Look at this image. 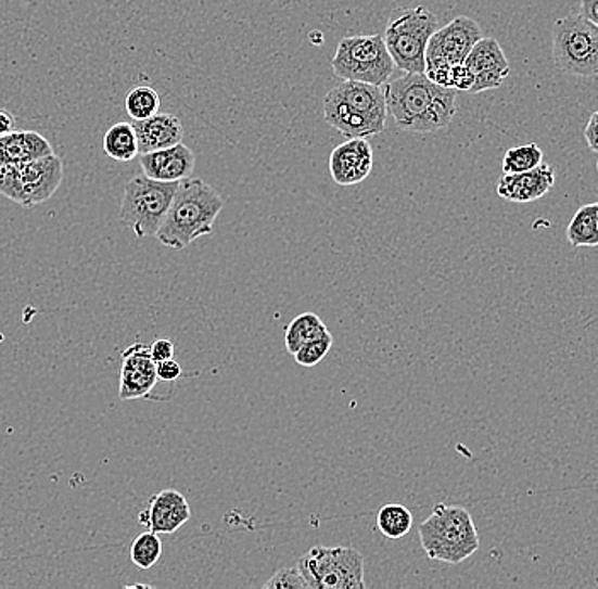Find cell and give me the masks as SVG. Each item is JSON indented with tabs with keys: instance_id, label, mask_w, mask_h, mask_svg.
I'll return each mask as SVG.
<instances>
[{
	"instance_id": "obj_1",
	"label": "cell",
	"mask_w": 598,
	"mask_h": 589,
	"mask_svg": "<svg viewBox=\"0 0 598 589\" xmlns=\"http://www.w3.org/2000/svg\"><path fill=\"white\" fill-rule=\"evenodd\" d=\"M387 114L396 126L411 133H434L456 116L458 90L432 82L425 74H403L384 84Z\"/></svg>"
},
{
	"instance_id": "obj_2",
	"label": "cell",
	"mask_w": 598,
	"mask_h": 589,
	"mask_svg": "<svg viewBox=\"0 0 598 589\" xmlns=\"http://www.w3.org/2000/svg\"><path fill=\"white\" fill-rule=\"evenodd\" d=\"M221 195L203 179L180 180L173 204L157 231L158 242L173 251H185L192 242L213 233L224 209Z\"/></svg>"
},
{
	"instance_id": "obj_3",
	"label": "cell",
	"mask_w": 598,
	"mask_h": 589,
	"mask_svg": "<svg viewBox=\"0 0 598 589\" xmlns=\"http://www.w3.org/2000/svg\"><path fill=\"white\" fill-rule=\"evenodd\" d=\"M420 543L431 561L461 564L476 554L480 535L473 516L462 507L438 503L419 527Z\"/></svg>"
},
{
	"instance_id": "obj_4",
	"label": "cell",
	"mask_w": 598,
	"mask_h": 589,
	"mask_svg": "<svg viewBox=\"0 0 598 589\" xmlns=\"http://www.w3.org/2000/svg\"><path fill=\"white\" fill-rule=\"evenodd\" d=\"M437 29V17L422 5L396 11L383 36L395 67L405 74H425L427 44Z\"/></svg>"
},
{
	"instance_id": "obj_5",
	"label": "cell",
	"mask_w": 598,
	"mask_h": 589,
	"mask_svg": "<svg viewBox=\"0 0 598 589\" xmlns=\"http://www.w3.org/2000/svg\"><path fill=\"white\" fill-rule=\"evenodd\" d=\"M177 188L179 182H161L145 174L129 179L123 191L119 212L123 225L131 228L138 239L155 236L173 204Z\"/></svg>"
},
{
	"instance_id": "obj_6",
	"label": "cell",
	"mask_w": 598,
	"mask_h": 589,
	"mask_svg": "<svg viewBox=\"0 0 598 589\" xmlns=\"http://www.w3.org/2000/svg\"><path fill=\"white\" fill-rule=\"evenodd\" d=\"M552 62L563 74L598 77V26L582 12L556 21L552 26Z\"/></svg>"
},
{
	"instance_id": "obj_7",
	"label": "cell",
	"mask_w": 598,
	"mask_h": 589,
	"mask_svg": "<svg viewBox=\"0 0 598 589\" xmlns=\"http://www.w3.org/2000/svg\"><path fill=\"white\" fill-rule=\"evenodd\" d=\"M393 62L381 35L351 36L341 39L332 60V71L342 80L383 87L395 74Z\"/></svg>"
},
{
	"instance_id": "obj_8",
	"label": "cell",
	"mask_w": 598,
	"mask_h": 589,
	"mask_svg": "<svg viewBox=\"0 0 598 589\" xmlns=\"http://www.w3.org/2000/svg\"><path fill=\"white\" fill-rule=\"evenodd\" d=\"M308 589H364V558L353 547H323L309 549L297 559Z\"/></svg>"
},
{
	"instance_id": "obj_9",
	"label": "cell",
	"mask_w": 598,
	"mask_h": 589,
	"mask_svg": "<svg viewBox=\"0 0 598 589\" xmlns=\"http://www.w3.org/2000/svg\"><path fill=\"white\" fill-rule=\"evenodd\" d=\"M63 180V162L55 153L0 167V194L12 203L35 207L50 200Z\"/></svg>"
},
{
	"instance_id": "obj_10",
	"label": "cell",
	"mask_w": 598,
	"mask_h": 589,
	"mask_svg": "<svg viewBox=\"0 0 598 589\" xmlns=\"http://www.w3.org/2000/svg\"><path fill=\"white\" fill-rule=\"evenodd\" d=\"M483 38L480 24L471 17L459 16L437 29L427 44L425 75L438 86L449 87L450 71L465 63L474 44Z\"/></svg>"
},
{
	"instance_id": "obj_11",
	"label": "cell",
	"mask_w": 598,
	"mask_h": 589,
	"mask_svg": "<svg viewBox=\"0 0 598 589\" xmlns=\"http://www.w3.org/2000/svg\"><path fill=\"white\" fill-rule=\"evenodd\" d=\"M465 67L473 74L474 82L470 92H485L498 89L510 75V63L495 38H481L470 55L466 56Z\"/></svg>"
},
{
	"instance_id": "obj_12",
	"label": "cell",
	"mask_w": 598,
	"mask_h": 589,
	"mask_svg": "<svg viewBox=\"0 0 598 589\" xmlns=\"http://www.w3.org/2000/svg\"><path fill=\"white\" fill-rule=\"evenodd\" d=\"M157 381V363L152 359L149 345H129L123 351L119 399L129 401V399L147 398Z\"/></svg>"
},
{
	"instance_id": "obj_13",
	"label": "cell",
	"mask_w": 598,
	"mask_h": 589,
	"mask_svg": "<svg viewBox=\"0 0 598 589\" xmlns=\"http://www.w3.org/2000/svg\"><path fill=\"white\" fill-rule=\"evenodd\" d=\"M372 164L374 156L368 138H354L330 153V176L335 184L344 188L360 184L371 174Z\"/></svg>"
},
{
	"instance_id": "obj_14",
	"label": "cell",
	"mask_w": 598,
	"mask_h": 589,
	"mask_svg": "<svg viewBox=\"0 0 598 589\" xmlns=\"http://www.w3.org/2000/svg\"><path fill=\"white\" fill-rule=\"evenodd\" d=\"M141 525L158 535H170L191 520V507L185 495L164 489L150 500L149 508L138 516Z\"/></svg>"
},
{
	"instance_id": "obj_15",
	"label": "cell",
	"mask_w": 598,
	"mask_h": 589,
	"mask_svg": "<svg viewBox=\"0 0 598 589\" xmlns=\"http://www.w3.org/2000/svg\"><path fill=\"white\" fill-rule=\"evenodd\" d=\"M140 164L143 174L150 179L161 180V182H180L191 177L196 165V156L185 143H177L168 149L140 155Z\"/></svg>"
},
{
	"instance_id": "obj_16",
	"label": "cell",
	"mask_w": 598,
	"mask_h": 589,
	"mask_svg": "<svg viewBox=\"0 0 598 589\" xmlns=\"http://www.w3.org/2000/svg\"><path fill=\"white\" fill-rule=\"evenodd\" d=\"M555 172L548 164H540L522 174H504L498 180L497 192L501 200L510 203H532L540 200L555 188Z\"/></svg>"
},
{
	"instance_id": "obj_17",
	"label": "cell",
	"mask_w": 598,
	"mask_h": 589,
	"mask_svg": "<svg viewBox=\"0 0 598 589\" xmlns=\"http://www.w3.org/2000/svg\"><path fill=\"white\" fill-rule=\"evenodd\" d=\"M131 125L137 133L140 155L177 145V143H182V138H185L182 123L174 114H153V116L133 121Z\"/></svg>"
},
{
	"instance_id": "obj_18",
	"label": "cell",
	"mask_w": 598,
	"mask_h": 589,
	"mask_svg": "<svg viewBox=\"0 0 598 589\" xmlns=\"http://www.w3.org/2000/svg\"><path fill=\"white\" fill-rule=\"evenodd\" d=\"M325 121L330 128L336 129L348 140L369 138L383 133L374 123L362 116L359 111L348 106L347 102L336 94L335 89L329 90L323 101Z\"/></svg>"
},
{
	"instance_id": "obj_19",
	"label": "cell",
	"mask_w": 598,
	"mask_h": 589,
	"mask_svg": "<svg viewBox=\"0 0 598 589\" xmlns=\"http://www.w3.org/2000/svg\"><path fill=\"white\" fill-rule=\"evenodd\" d=\"M333 89H335L336 94L347 102L348 106H353L362 116L368 117L369 121L374 123L381 131L386 129V98H384L381 87L357 82V80H344Z\"/></svg>"
},
{
	"instance_id": "obj_20",
	"label": "cell",
	"mask_w": 598,
	"mask_h": 589,
	"mask_svg": "<svg viewBox=\"0 0 598 589\" xmlns=\"http://www.w3.org/2000/svg\"><path fill=\"white\" fill-rule=\"evenodd\" d=\"M50 141L36 131H12L0 137V167L51 155Z\"/></svg>"
},
{
	"instance_id": "obj_21",
	"label": "cell",
	"mask_w": 598,
	"mask_h": 589,
	"mask_svg": "<svg viewBox=\"0 0 598 589\" xmlns=\"http://www.w3.org/2000/svg\"><path fill=\"white\" fill-rule=\"evenodd\" d=\"M567 239L575 248L598 246V203L580 207L568 225Z\"/></svg>"
},
{
	"instance_id": "obj_22",
	"label": "cell",
	"mask_w": 598,
	"mask_h": 589,
	"mask_svg": "<svg viewBox=\"0 0 598 589\" xmlns=\"http://www.w3.org/2000/svg\"><path fill=\"white\" fill-rule=\"evenodd\" d=\"M329 332L327 324L321 321V318L315 312H303L297 315L285 329V350L291 356H294L303 345L308 344L311 340L320 338L321 335Z\"/></svg>"
},
{
	"instance_id": "obj_23",
	"label": "cell",
	"mask_w": 598,
	"mask_h": 589,
	"mask_svg": "<svg viewBox=\"0 0 598 589\" xmlns=\"http://www.w3.org/2000/svg\"><path fill=\"white\" fill-rule=\"evenodd\" d=\"M104 152L110 158L118 162H131L140 155L137 133L131 123H116L104 135Z\"/></svg>"
},
{
	"instance_id": "obj_24",
	"label": "cell",
	"mask_w": 598,
	"mask_h": 589,
	"mask_svg": "<svg viewBox=\"0 0 598 589\" xmlns=\"http://www.w3.org/2000/svg\"><path fill=\"white\" fill-rule=\"evenodd\" d=\"M376 523L384 539L398 540L408 535L413 527V515L407 507L390 503L381 507Z\"/></svg>"
},
{
	"instance_id": "obj_25",
	"label": "cell",
	"mask_w": 598,
	"mask_h": 589,
	"mask_svg": "<svg viewBox=\"0 0 598 589\" xmlns=\"http://www.w3.org/2000/svg\"><path fill=\"white\" fill-rule=\"evenodd\" d=\"M125 110L133 121L147 119V117L153 116V114L161 113V95H158L157 90L153 89V87H135L126 95Z\"/></svg>"
},
{
	"instance_id": "obj_26",
	"label": "cell",
	"mask_w": 598,
	"mask_h": 589,
	"mask_svg": "<svg viewBox=\"0 0 598 589\" xmlns=\"http://www.w3.org/2000/svg\"><path fill=\"white\" fill-rule=\"evenodd\" d=\"M164 546L155 532L147 530L138 535L131 543V561L140 569H152L161 561Z\"/></svg>"
},
{
	"instance_id": "obj_27",
	"label": "cell",
	"mask_w": 598,
	"mask_h": 589,
	"mask_svg": "<svg viewBox=\"0 0 598 589\" xmlns=\"http://www.w3.org/2000/svg\"><path fill=\"white\" fill-rule=\"evenodd\" d=\"M544 153L536 143L516 146L507 150L504 156V174H522L539 167L543 164Z\"/></svg>"
},
{
	"instance_id": "obj_28",
	"label": "cell",
	"mask_w": 598,
	"mask_h": 589,
	"mask_svg": "<svg viewBox=\"0 0 598 589\" xmlns=\"http://www.w3.org/2000/svg\"><path fill=\"white\" fill-rule=\"evenodd\" d=\"M332 345V333L327 332L325 335H321L320 338L311 340L308 344L303 345V347L294 354V360H296L297 366H302V368H315V366H318V363L327 357Z\"/></svg>"
},
{
	"instance_id": "obj_29",
	"label": "cell",
	"mask_w": 598,
	"mask_h": 589,
	"mask_svg": "<svg viewBox=\"0 0 598 589\" xmlns=\"http://www.w3.org/2000/svg\"><path fill=\"white\" fill-rule=\"evenodd\" d=\"M266 589H308L303 574L297 566L282 567L278 573L272 574V578L264 585Z\"/></svg>"
},
{
	"instance_id": "obj_30",
	"label": "cell",
	"mask_w": 598,
	"mask_h": 589,
	"mask_svg": "<svg viewBox=\"0 0 598 589\" xmlns=\"http://www.w3.org/2000/svg\"><path fill=\"white\" fill-rule=\"evenodd\" d=\"M157 375L165 383H174V381H177L182 375V368H180V363L177 360H162V362H157Z\"/></svg>"
},
{
	"instance_id": "obj_31",
	"label": "cell",
	"mask_w": 598,
	"mask_h": 589,
	"mask_svg": "<svg viewBox=\"0 0 598 589\" xmlns=\"http://www.w3.org/2000/svg\"><path fill=\"white\" fill-rule=\"evenodd\" d=\"M174 348L173 342L167 338H158L150 345V354H152V359L155 360V363L162 362V360L174 359Z\"/></svg>"
},
{
	"instance_id": "obj_32",
	"label": "cell",
	"mask_w": 598,
	"mask_h": 589,
	"mask_svg": "<svg viewBox=\"0 0 598 589\" xmlns=\"http://www.w3.org/2000/svg\"><path fill=\"white\" fill-rule=\"evenodd\" d=\"M585 138H587L590 150L598 153V113L590 117L587 129H585Z\"/></svg>"
},
{
	"instance_id": "obj_33",
	"label": "cell",
	"mask_w": 598,
	"mask_h": 589,
	"mask_svg": "<svg viewBox=\"0 0 598 589\" xmlns=\"http://www.w3.org/2000/svg\"><path fill=\"white\" fill-rule=\"evenodd\" d=\"M582 14L598 26V0H582Z\"/></svg>"
},
{
	"instance_id": "obj_34",
	"label": "cell",
	"mask_w": 598,
	"mask_h": 589,
	"mask_svg": "<svg viewBox=\"0 0 598 589\" xmlns=\"http://www.w3.org/2000/svg\"><path fill=\"white\" fill-rule=\"evenodd\" d=\"M14 126H16L14 116H12L9 111L0 110V137L12 133V131H14Z\"/></svg>"
},
{
	"instance_id": "obj_35",
	"label": "cell",
	"mask_w": 598,
	"mask_h": 589,
	"mask_svg": "<svg viewBox=\"0 0 598 589\" xmlns=\"http://www.w3.org/2000/svg\"><path fill=\"white\" fill-rule=\"evenodd\" d=\"M597 172H598V161H597Z\"/></svg>"
}]
</instances>
